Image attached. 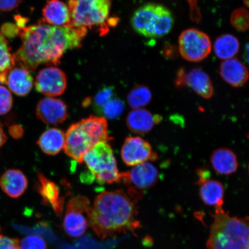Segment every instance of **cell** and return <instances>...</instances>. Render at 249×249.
<instances>
[{
    "label": "cell",
    "instance_id": "6da1fadb",
    "mask_svg": "<svg viewBox=\"0 0 249 249\" xmlns=\"http://www.w3.org/2000/svg\"><path fill=\"white\" fill-rule=\"evenodd\" d=\"M22 45L14 55L15 61L29 71L42 64L58 65L68 50L82 46L86 27H55L42 20L38 23L18 27Z\"/></svg>",
    "mask_w": 249,
    "mask_h": 249
},
{
    "label": "cell",
    "instance_id": "7a4b0ae2",
    "mask_svg": "<svg viewBox=\"0 0 249 249\" xmlns=\"http://www.w3.org/2000/svg\"><path fill=\"white\" fill-rule=\"evenodd\" d=\"M137 214L134 200L123 190L104 191L93 202L91 226L102 239L114 237L139 228L140 225L136 220Z\"/></svg>",
    "mask_w": 249,
    "mask_h": 249
},
{
    "label": "cell",
    "instance_id": "3957f363",
    "mask_svg": "<svg viewBox=\"0 0 249 249\" xmlns=\"http://www.w3.org/2000/svg\"><path fill=\"white\" fill-rule=\"evenodd\" d=\"M208 249H249V217L230 216L223 207L215 208Z\"/></svg>",
    "mask_w": 249,
    "mask_h": 249
},
{
    "label": "cell",
    "instance_id": "277c9868",
    "mask_svg": "<svg viewBox=\"0 0 249 249\" xmlns=\"http://www.w3.org/2000/svg\"><path fill=\"white\" fill-rule=\"evenodd\" d=\"M110 139L107 119L104 117L90 116L71 124L68 129L64 151L68 157L81 163L90 149Z\"/></svg>",
    "mask_w": 249,
    "mask_h": 249
},
{
    "label": "cell",
    "instance_id": "5b68a950",
    "mask_svg": "<svg viewBox=\"0 0 249 249\" xmlns=\"http://www.w3.org/2000/svg\"><path fill=\"white\" fill-rule=\"evenodd\" d=\"M134 30L145 38H160L172 30V13L164 5L148 3L134 12L130 20Z\"/></svg>",
    "mask_w": 249,
    "mask_h": 249
},
{
    "label": "cell",
    "instance_id": "8992f818",
    "mask_svg": "<svg viewBox=\"0 0 249 249\" xmlns=\"http://www.w3.org/2000/svg\"><path fill=\"white\" fill-rule=\"evenodd\" d=\"M83 161L98 183L112 184L121 182V173L118 171L113 149L107 142L95 145L84 156Z\"/></svg>",
    "mask_w": 249,
    "mask_h": 249
},
{
    "label": "cell",
    "instance_id": "52a82bcc",
    "mask_svg": "<svg viewBox=\"0 0 249 249\" xmlns=\"http://www.w3.org/2000/svg\"><path fill=\"white\" fill-rule=\"evenodd\" d=\"M112 0H69L70 27H89L105 22L110 14Z\"/></svg>",
    "mask_w": 249,
    "mask_h": 249
},
{
    "label": "cell",
    "instance_id": "ba28073f",
    "mask_svg": "<svg viewBox=\"0 0 249 249\" xmlns=\"http://www.w3.org/2000/svg\"><path fill=\"white\" fill-rule=\"evenodd\" d=\"M92 207L88 198L77 196L68 202L63 228L68 235L78 238L85 234L91 226Z\"/></svg>",
    "mask_w": 249,
    "mask_h": 249
},
{
    "label": "cell",
    "instance_id": "9c48e42d",
    "mask_svg": "<svg viewBox=\"0 0 249 249\" xmlns=\"http://www.w3.org/2000/svg\"><path fill=\"white\" fill-rule=\"evenodd\" d=\"M178 43L180 54L190 62H198L204 60L212 51L209 36L194 28L185 30L180 34Z\"/></svg>",
    "mask_w": 249,
    "mask_h": 249
},
{
    "label": "cell",
    "instance_id": "30bf717a",
    "mask_svg": "<svg viewBox=\"0 0 249 249\" xmlns=\"http://www.w3.org/2000/svg\"><path fill=\"white\" fill-rule=\"evenodd\" d=\"M159 177L160 174L157 167L147 161L134 166L127 172L121 173V181L133 186V189L129 191V195L134 201H138L142 197L143 190L157 184Z\"/></svg>",
    "mask_w": 249,
    "mask_h": 249
},
{
    "label": "cell",
    "instance_id": "8fae6325",
    "mask_svg": "<svg viewBox=\"0 0 249 249\" xmlns=\"http://www.w3.org/2000/svg\"><path fill=\"white\" fill-rule=\"evenodd\" d=\"M121 155L124 162L128 166H135L158 159V155L151 144L139 136L126 138L121 148Z\"/></svg>",
    "mask_w": 249,
    "mask_h": 249
},
{
    "label": "cell",
    "instance_id": "7c38bea8",
    "mask_svg": "<svg viewBox=\"0 0 249 249\" xmlns=\"http://www.w3.org/2000/svg\"><path fill=\"white\" fill-rule=\"evenodd\" d=\"M67 86L66 75L63 71L54 67L40 70L35 81L36 91L49 97L62 95Z\"/></svg>",
    "mask_w": 249,
    "mask_h": 249
},
{
    "label": "cell",
    "instance_id": "4fadbf2b",
    "mask_svg": "<svg viewBox=\"0 0 249 249\" xmlns=\"http://www.w3.org/2000/svg\"><path fill=\"white\" fill-rule=\"evenodd\" d=\"M198 180L196 184L199 186L198 194L203 203L216 208L223 207L225 189L219 180L211 179L209 171L199 169Z\"/></svg>",
    "mask_w": 249,
    "mask_h": 249
},
{
    "label": "cell",
    "instance_id": "5bb4252c",
    "mask_svg": "<svg viewBox=\"0 0 249 249\" xmlns=\"http://www.w3.org/2000/svg\"><path fill=\"white\" fill-rule=\"evenodd\" d=\"M36 114L37 118L43 123L58 125L67 120L68 107L60 99L46 97L38 102Z\"/></svg>",
    "mask_w": 249,
    "mask_h": 249
},
{
    "label": "cell",
    "instance_id": "9a60e30c",
    "mask_svg": "<svg viewBox=\"0 0 249 249\" xmlns=\"http://www.w3.org/2000/svg\"><path fill=\"white\" fill-rule=\"evenodd\" d=\"M15 66L0 75V83L6 84L16 95L26 96L32 89L33 77L27 68Z\"/></svg>",
    "mask_w": 249,
    "mask_h": 249
},
{
    "label": "cell",
    "instance_id": "2e32d148",
    "mask_svg": "<svg viewBox=\"0 0 249 249\" xmlns=\"http://www.w3.org/2000/svg\"><path fill=\"white\" fill-rule=\"evenodd\" d=\"M37 178L36 189L41 196L42 202L51 205L56 214L61 217L63 213L64 201V198L61 197L58 186L41 173L38 172Z\"/></svg>",
    "mask_w": 249,
    "mask_h": 249
},
{
    "label": "cell",
    "instance_id": "e0dca14e",
    "mask_svg": "<svg viewBox=\"0 0 249 249\" xmlns=\"http://www.w3.org/2000/svg\"><path fill=\"white\" fill-rule=\"evenodd\" d=\"M161 117L143 108L134 109L127 115L126 124L132 132L145 135L160 124Z\"/></svg>",
    "mask_w": 249,
    "mask_h": 249
},
{
    "label": "cell",
    "instance_id": "ac0fdd59",
    "mask_svg": "<svg viewBox=\"0 0 249 249\" xmlns=\"http://www.w3.org/2000/svg\"><path fill=\"white\" fill-rule=\"evenodd\" d=\"M219 73L227 83L233 87L244 86L249 80L248 68L235 58L224 61L220 65Z\"/></svg>",
    "mask_w": 249,
    "mask_h": 249
},
{
    "label": "cell",
    "instance_id": "d6986e66",
    "mask_svg": "<svg viewBox=\"0 0 249 249\" xmlns=\"http://www.w3.org/2000/svg\"><path fill=\"white\" fill-rule=\"evenodd\" d=\"M43 19L46 23L55 27H70L71 17L69 7L61 0H49L42 9Z\"/></svg>",
    "mask_w": 249,
    "mask_h": 249
},
{
    "label": "cell",
    "instance_id": "ffe728a7",
    "mask_svg": "<svg viewBox=\"0 0 249 249\" xmlns=\"http://www.w3.org/2000/svg\"><path fill=\"white\" fill-rule=\"evenodd\" d=\"M210 161L213 170L222 176H230L236 172L238 168L237 157L231 149L220 148L212 153Z\"/></svg>",
    "mask_w": 249,
    "mask_h": 249
},
{
    "label": "cell",
    "instance_id": "44dd1931",
    "mask_svg": "<svg viewBox=\"0 0 249 249\" xmlns=\"http://www.w3.org/2000/svg\"><path fill=\"white\" fill-rule=\"evenodd\" d=\"M0 186L11 198L20 197L28 186V179L25 174L19 170L10 169L3 174L0 179Z\"/></svg>",
    "mask_w": 249,
    "mask_h": 249
},
{
    "label": "cell",
    "instance_id": "7402d4cb",
    "mask_svg": "<svg viewBox=\"0 0 249 249\" xmlns=\"http://www.w3.org/2000/svg\"><path fill=\"white\" fill-rule=\"evenodd\" d=\"M189 87L205 99L213 97L214 89L209 76L200 68H194L186 73L185 87Z\"/></svg>",
    "mask_w": 249,
    "mask_h": 249
},
{
    "label": "cell",
    "instance_id": "603a6c76",
    "mask_svg": "<svg viewBox=\"0 0 249 249\" xmlns=\"http://www.w3.org/2000/svg\"><path fill=\"white\" fill-rule=\"evenodd\" d=\"M37 144L45 154L57 155L64 149L65 133L57 128L49 129L40 135Z\"/></svg>",
    "mask_w": 249,
    "mask_h": 249
},
{
    "label": "cell",
    "instance_id": "cb8c5ba5",
    "mask_svg": "<svg viewBox=\"0 0 249 249\" xmlns=\"http://www.w3.org/2000/svg\"><path fill=\"white\" fill-rule=\"evenodd\" d=\"M239 42L236 36L226 34L217 37L214 43V52L218 58L226 60L234 57L239 51Z\"/></svg>",
    "mask_w": 249,
    "mask_h": 249
},
{
    "label": "cell",
    "instance_id": "d4e9b609",
    "mask_svg": "<svg viewBox=\"0 0 249 249\" xmlns=\"http://www.w3.org/2000/svg\"><path fill=\"white\" fill-rule=\"evenodd\" d=\"M152 92L148 87L138 85L130 90L127 96V101L133 109L142 108L151 102Z\"/></svg>",
    "mask_w": 249,
    "mask_h": 249
},
{
    "label": "cell",
    "instance_id": "484cf974",
    "mask_svg": "<svg viewBox=\"0 0 249 249\" xmlns=\"http://www.w3.org/2000/svg\"><path fill=\"white\" fill-rule=\"evenodd\" d=\"M115 96H116V94H115L114 87L111 86L105 87L96 93L92 101L89 98H87L84 102L83 106L84 107H87L92 102L93 107L98 113H99L101 108L111 99L114 98Z\"/></svg>",
    "mask_w": 249,
    "mask_h": 249
},
{
    "label": "cell",
    "instance_id": "4316f807",
    "mask_svg": "<svg viewBox=\"0 0 249 249\" xmlns=\"http://www.w3.org/2000/svg\"><path fill=\"white\" fill-rule=\"evenodd\" d=\"M15 65L14 56L11 53L7 40L0 33V75Z\"/></svg>",
    "mask_w": 249,
    "mask_h": 249
},
{
    "label": "cell",
    "instance_id": "83f0119b",
    "mask_svg": "<svg viewBox=\"0 0 249 249\" xmlns=\"http://www.w3.org/2000/svg\"><path fill=\"white\" fill-rule=\"evenodd\" d=\"M124 108V102L115 96L101 108L99 113L108 119L115 120L121 116Z\"/></svg>",
    "mask_w": 249,
    "mask_h": 249
},
{
    "label": "cell",
    "instance_id": "f1b7e54d",
    "mask_svg": "<svg viewBox=\"0 0 249 249\" xmlns=\"http://www.w3.org/2000/svg\"><path fill=\"white\" fill-rule=\"evenodd\" d=\"M230 21L232 27L238 31H245L249 29V13L244 8L233 11Z\"/></svg>",
    "mask_w": 249,
    "mask_h": 249
},
{
    "label": "cell",
    "instance_id": "f546056e",
    "mask_svg": "<svg viewBox=\"0 0 249 249\" xmlns=\"http://www.w3.org/2000/svg\"><path fill=\"white\" fill-rule=\"evenodd\" d=\"M20 249H47L45 241L38 235H29L19 242Z\"/></svg>",
    "mask_w": 249,
    "mask_h": 249
},
{
    "label": "cell",
    "instance_id": "4dcf8cb0",
    "mask_svg": "<svg viewBox=\"0 0 249 249\" xmlns=\"http://www.w3.org/2000/svg\"><path fill=\"white\" fill-rule=\"evenodd\" d=\"M12 105L13 99L10 91L5 87L0 86V116L10 111Z\"/></svg>",
    "mask_w": 249,
    "mask_h": 249
},
{
    "label": "cell",
    "instance_id": "1f68e13d",
    "mask_svg": "<svg viewBox=\"0 0 249 249\" xmlns=\"http://www.w3.org/2000/svg\"><path fill=\"white\" fill-rule=\"evenodd\" d=\"M0 249H20L18 239L0 235Z\"/></svg>",
    "mask_w": 249,
    "mask_h": 249
},
{
    "label": "cell",
    "instance_id": "d6a6232c",
    "mask_svg": "<svg viewBox=\"0 0 249 249\" xmlns=\"http://www.w3.org/2000/svg\"><path fill=\"white\" fill-rule=\"evenodd\" d=\"M179 53L178 47L169 44V43L164 45L162 51H161V54L168 60H175V59L178 58Z\"/></svg>",
    "mask_w": 249,
    "mask_h": 249
},
{
    "label": "cell",
    "instance_id": "836d02e7",
    "mask_svg": "<svg viewBox=\"0 0 249 249\" xmlns=\"http://www.w3.org/2000/svg\"><path fill=\"white\" fill-rule=\"evenodd\" d=\"M190 6V18L192 21L198 23L201 20V14L198 7V0H187Z\"/></svg>",
    "mask_w": 249,
    "mask_h": 249
},
{
    "label": "cell",
    "instance_id": "e575fe53",
    "mask_svg": "<svg viewBox=\"0 0 249 249\" xmlns=\"http://www.w3.org/2000/svg\"><path fill=\"white\" fill-rule=\"evenodd\" d=\"M22 0H0V10L11 11L17 8Z\"/></svg>",
    "mask_w": 249,
    "mask_h": 249
},
{
    "label": "cell",
    "instance_id": "d590c367",
    "mask_svg": "<svg viewBox=\"0 0 249 249\" xmlns=\"http://www.w3.org/2000/svg\"><path fill=\"white\" fill-rule=\"evenodd\" d=\"M186 73L185 70L182 68H180L178 71H177L175 80L176 88L179 89L185 88Z\"/></svg>",
    "mask_w": 249,
    "mask_h": 249
},
{
    "label": "cell",
    "instance_id": "8d00e7d4",
    "mask_svg": "<svg viewBox=\"0 0 249 249\" xmlns=\"http://www.w3.org/2000/svg\"><path fill=\"white\" fill-rule=\"evenodd\" d=\"M9 133L12 138L18 139L23 136L24 130L22 126L18 125V124H14L9 127Z\"/></svg>",
    "mask_w": 249,
    "mask_h": 249
},
{
    "label": "cell",
    "instance_id": "74e56055",
    "mask_svg": "<svg viewBox=\"0 0 249 249\" xmlns=\"http://www.w3.org/2000/svg\"><path fill=\"white\" fill-rule=\"evenodd\" d=\"M7 136L6 135L3 129L2 124L0 121V148L2 147V146L4 145L7 141Z\"/></svg>",
    "mask_w": 249,
    "mask_h": 249
},
{
    "label": "cell",
    "instance_id": "f35d334b",
    "mask_svg": "<svg viewBox=\"0 0 249 249\" xmlns=\"http://www.w3.org/2000/svg\"><path fill=\"white\" fill-rule=\"evenodd\" d=\"M244 57L246 61L249 64V43L246 46Z\"/></svg>",
    "mask_w": 249,
    "mask_h": 249
},
{
    "label": "cell",
    "instance_id": "ab89813d",
    "mask_svg": "<svg viewBox=\"0 0 249 249\" xmlns=\"http://www.w3.org/2000/svg\"><path fill=\"white\" fill-rule=\"evenodd\" d=\"M244 2L245 6L249 8V0H244Z\"/></svg>",
    "mask_w": 249,
    "mask_h": 249
},
{
    "label": "cell",
    "instance_id": "60d3db41",
    "mask_svg": "<svg viewBox=\"0 0 249 249\" xmlns=\"http://www.w3.org/2000/svg\"><path fill=\"white\" fill-rule=\"evenodd\" d=\"M248 138L249 139V133L248 135Z\"/></svg>",
    "mask_w": 249,
    "mask_h": 249
},
{
    "label": "cell",
    "instance_id": "b9f144b4",
    "mask_svg": "<svg viewBox=\"0 0 249 249\" xmlns=\"http://www.w3.org/2000/svg\"></svg>",
    "mask_w": 249,
    "mask_h": 249
}]
</instances>
